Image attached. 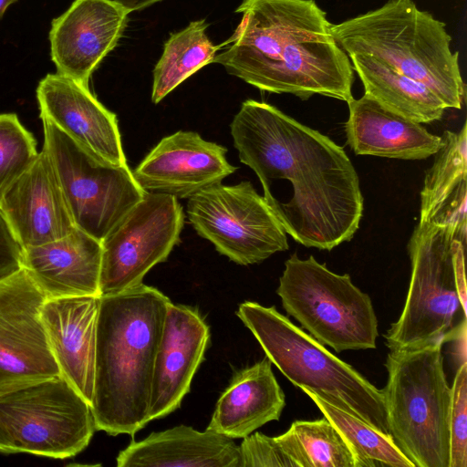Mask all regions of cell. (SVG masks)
Masks as SVG:
<instances>
[{"label": "cell", "mask_w": 467, "mask_h": 467, "mask_svg": "<svg viewBox=\"0 0 467 467\" xmlns=\"http://www.w3.org/2000/svg\"><path fill=\"white\" fill-rule=\"evenodd\" d=\"M230 128L241 162L259 178L263 197L286 234L328 251L353 237L364 200L342 147L254 99L242 103Z\"/></svg>", "instance_id": "obj_1"}, {"label": "cell", "mask_w": 467, "mask_h": 467, "mask_svg": "<svg viewBox=\"0 0 467 467\" xmlns=\"http://www.w3.org/2000/svg\"><path fill=\"white\" fill-rule=\"evenodd\" d=\"M241 20L215 56L226 72L271 93L353 99L354 69L315 0H243Z\"/></svg>", "instance_id": "obj_2"}, {"label": "cell", "mask_w": 467, "mask_h": 467, "mask_svg": "<svg viewBox=\"0 0 467 467\" xmlns=\"http://www.w3.org/2000/svg\"><path fill=\"white\" fill-rule=\"evenodd\" d=\"M170 302L142 283L100 296L91 401L97 431L133 435L150 421L154 364Z\"/></svg>", "instance_id": "obj_3"}, {"label": "cell", "mask_w": 467, "mask_h": 467, "mask_svg": "<svg viewBox=\"0 0 467 467\" xmlns=\"http://www.w3.org/2000/svg\"><path fill=\"white\" fill-rule=\"evenodd\" d=\"M348 54L364 53L385 62L433 91L446 108L461 109L465 86L459 53L451 49L445 23L412 0H389L380 7L331 25Z\"/></svg>", "instance_id": "obj_4"}, {"label": "cell", "mask_w": 467, "mask_h": 467, "mask_svg": "<svg viewBox=\"0 0 467 467\" xmlns=\"http://www.w3.org/2000/svg\"><path fill=\"white\" fill-rule=\"evenodd\" d=\"M236 315L272 364L295 386L389 435L382 390L351 365L332 354L275 306L245 301L240 304Z\"/></svg>", "instance_id": "obj_5"}, {"label": "cell", "mask_w": 467, "mask_h": 467, "mask_svg": "<svg viewBox=\"0 0 467 467\" xmlns=\"http://www.w3.org/2000/svg\"><path fill=\"white\" fill-rule=\"evenodd\" d=\"M437 338L420 347L389 350L381 389L389 435L414 467H449L450 408L441 348Z\"/></svg>", "instance_id": "obj_6"}, {"label": "cell", "mask_w": 467, "mask_h": 467, "mask_svg": "<svg viewBox=\"0 0 467 467\" xmlns=\"http://www.w3.org/2000/svg\"><path fill=\"white\" fill-rule=\"evenodd\" d=\"M466 237L449 226L420 223L408 244L411 277L403 310L384 335L389 350L443 337L451 342L466 324L456 285V264Z\"/></svg>", "instance_id": "obj_7"}, {"label": "cell", "mask_w": 467, "mask_h": 467, "mask_svg": "<svg viewBox=\"0 0 467 467\" xmlns=\"http://www.w3.org/2000/svg\"><path fill=\"white\" fill-rule=\"evenodd\" d=\"M276 294L285 312L324 346L337 352L371 349L378 318L368 294L348 274L338 275L314 256L285 262Z\"/></svg>", "instance_id": "obj_8"}, {"label": "cell", "mask_w": 467, "mask_h": 467, "mask_svg": "<svg viewBox=\"0 0 467 467\" xmlns=\"http://www.w3.org/2000/svg\"><path fill=\"white\" fill-rule=\"evenodd\" d=\"M0 429L11 453L55 459L82 451L97 431L91 405L61 375L0 393Z\"/></svg>", "instance_id": "obj_9"}, {"label": "cell", "mask_w": 467, "mask_h": 467, "mask_svg": "<svg viewBox=\"0 0 467 467\" xmlns=\"http://www.w3.org/2000/svg\"><path fill=\"white\" fill-rule=\"evenodd\" d=\"M49 156L76 227L102 241L143 198L128 164L107 163L40 117Z\"/></svg>", "instance_id": "obj_10"}, {"label": "cell", "mask_w": 467, "mask_h": 467, "mask_svg": "<svg viewBox=\"0 0 467 467\" xmlns=\"http://www.w3.org/2000/svg\"><path fill=\"white\" fill-rule=\"evenodd\" d=\"M187 215L196 233L235 264H257L288 249L284 227L250 182L199 192L188 198Z\"/></svg>", "instance_id": "obj_11"}, {"label": "cell", "mask_w": 467, "mask_h": 467, "mask_svg": "<svg viewBox=\"0 0 467 467\" xmlns=\"http://www.w3.org/2000/svg\"><path fill=\"white\" fill-rule=\"evenodd\" d=\"M184 213L174 196L145 192L143 198L101 241V296L142 283L180 242Z\"/></svg>", "instance_id": "obj_12"}, {"label": "cell", "mask_w": 467, "mask_h": 467, "mask_svg": "<svg viewBox=\"0 0 467 467\" xmlns=\"http://www.w3.org/2000/svg\"><path fill=\"white\" fill-rule=\"evenodd\" d=\"M46 299L24 268L0 281V393L60 375L41 319Z\"/></svg>", "instance_id": "obj_13"}, {"label": "cell", "mask_w": 467, "mask_h": 467, "mask_svg": "<svg viewBox=\"0 0 467 467\" xmlns=\"http://www.w3.org/2000/svg\"><path fill=\"white\" fill-rule=\"evenodd\" d=\"M130 12L115 0H74L54 18L50 56L57 72L85 86L120 39Z\"/></svg>", "instance_id": "obj_14"}, {"label": "cell", "mask_w": 467, "mask_h": 467, "mask_svg": "<svg viewBox=\"0 0 467 467\" xmlns=\"http://www.w3.org/2000/svg\"><path fill=\"white\" fill-rule=\"evenodd\" d=\"M226 152L197 132L180 130L161 139L132 174L144 192L190 198L236 171Z\"/></svg>", "instance_id": "obj_15"}, {"label": "cell", "mask_w": 467, "mask_h": 467, "mask_svg": "<svg viewBox=\"0 0 467 467\" xmlns=\"http://www.w3.org/2000/svg\"><path fill=\"white\" fill-rule=\"evenodd\" d=\"M40 115L98 159L124 165L127 160L116 115L85 86L59 73L47 74L36 88Z\"/></svg>", "instance_id": "obj_16"}, {"label": "cell", "mask_w": 467, "mask_h": 467, "mask_svg": "<svg viewBox=\"0 0 467 467\" xmlns=\"http://www.w3.org/2000/svg\"><path fill=\"white\" fill-rule=\"evenodd\" d=\"M0 212L22 249L60 239L76 228L52 161L44 149L5 191L0 200Z\"/></svg>", "instance_id": "obj_17"}, {"label": "cell", "mask_w": 467, "mask_h": 467, "mask_svg": "<svg viewBox=\"0 0 467 467\" xmlns=\"http://www.w3.org/2000/svg\"><path fill=\"white\" fill-rule=\"evenodd\" d=\"M208 325L196 308L169 303L156 355L150 421L181 406L209 343Z\"/></svg>", "instance_id": "obj_18"}, {"label": "cell", "mask_w": 467, "mask_h": 467, "mask_svg": "<svg viewBox=\"0 0 467 467\" xmlns=\"http://www.w3.org/2000/svg\"><path fill=\"white\" fill-rule=\"evenodd\" d=\"M100 296L46 299L41 319L50 351L63 376L91 405Z\"/></svg>", "instance_id": "obj_19"}, {"label": "cell", "mask_w": 467, "mask_h": 467, "mask_svg": "<svg viewBox=\"0 0 467 467\" xmlns=\"http://www.w3.org/2000/svg\"><path fill=\"white\" fill-rule=\"evenodd\" d=\"M101 242L76 227L69 234L23 248L22 268L47 299L98 296Z\"/></svg>", "instance_id": "obj_20"}, {"label": "cell", "mask_w": 467, "mask_h": 467, "mask_svg": "<svg viewBox=\"0 0 467 467\" xmlns=\"http://www.w3.org/2000/svg\"><path fill=\"white\" fill-rule=\"evenodd\" d=\"M348 104L345 124L348 144L358 155L400 160H423L442 145L441 136L408 119L368 94Z\"/></svg>", "instance_id": "obj_21"}, {"label": "cell", "mask_w": 467, "mask_h": 467, "mask_svg": "<svg viewBox=\"0 0 467 467\" xmlns=\"http://www.w3.org/2000/svg\"><path fill=\"white\" fill-rule=\"evenodd\" d=\"M119 467H241L239 445L206 429L179 425L132 441L117 457Z\"/></svg>", "instance_id": "obj_22"}, {"label": "cell", "mask_w": 467, "mask_h": 467, "mask_svg": "<svg viewBox=\"0 0 467 467\" xmlns=\"http://www.w3.org/2000/svg\"><path fill=\"white\" fill-rule=\"evenodd\" d=\"M285 397L265 357L234 376L219 398L208 430L231 439H244L280 419Z\"/></svg>", "instance_id": "obj_23"}, {"label": "cell", "mask_w": 467, "mask_h": 467, "mask_svg": "<svg viewBox=\"0 0 467 467\" xmlns=\"http://www.w3.org/2000/svg\"><path fill=\"white\" fill-rule=\"evenodd\" d=\"M446 130L420 192V223L449 226L467 236V132Z\"/></svg>", "instance_id": "obj_24"}, {"label": "cell", "mask_w": 467, "mask_h": 467, "mask_svg": "<svg viewBox=\"0 0 467 467\" xmlns=\"http://www.w3.org/2000/svg\"><path fill=\"white\" fill-rule=\"evenodd\" d=\"M348 56L365 93L383 106L418 123L441 119L447 108L424 84L368 54L352 53Z\"/></svg>", "instance_id": "obj_25"}, {"label": "cell", "mask_w": 467, "mask_h": 467, "mask_svg": "<svg viewBox=\"0 0 467 467\" xmlns=\"http://www.w3.org/2000/svg\"><path fill=\"white\" fill-rule=\"evenodd\" d=\"M204 19L192 21L184 29L171 34L153 69L151 100L157 104L192 74L213 63L223 47L213 45L205 33Z\"/></svg>", "instance_id": "obj_26"}, {"label": "cell", "mask_w": 467, "mask_h": 467, "mask_svg": "<svg viewBox=\"0 0 467 467\" xmlns=\"http://www.w3.org/2000/svg\"><path fill=\"white\" fill-rule=\"evenodd\" d=\"M304 392L340 432L353 454L355 467H414L391 436L315 393Z\"/></svg>", "instance_id": "obj_27"}, {"label": "cell", "mask_w": 467, "mask_h": 467, "mask_svg": "<svg viewBox=\"0 0 467 467\" xmlns=\"http://www.w3.org/2000/svg\"><path fill=\"white\" fill-rule=\"evenodd\" d=\"M276 437L296 467H355L348 443L325 416L295 420Z\"/></svg>", "instance_id": "obj_28"}, {"label": "cell", "mask_w": 467, "mask_h": 467, "mask_svg": "<svg viewBox=\"0 0 467 467\" xmlns=\"http://www.w3.org/2000/svg\"><path fill=\"white\" fill-rule=\"evenodd\" d=\"M32 133L15 113L0 114V200L38 155Z\"/></svg>", "instance_id": "obj_29"}, {"label": "cell", "mask_w": 467, "mask_h": 467, "mask_svg": "<svg viewBox=\"0 0 467 467\" xmlns=\"http://www.w3.org/2000/svg\"><path fill=\"white\" fill-rule=\"evenodd\" d=\"M451 389L449 467H467V362L459 365Z\"/></svg>", "instance_id": "obj_30"}, {"label": "cell", "mask_w": 467, "mask_h": 467, "mask_svg": "<svg viewBox=\"0 0 467 467\" xmlns=\"http://www.w3.org/2000/svg\"><path fill=\"white\" fill-rule=\"evenodd\" d=\"M239 451L241 467H296L277 437L259 431L244 437Z\"/></svg>", "instance_id": "obj_31"}, {"label": "cell", "mask_w": 467, "mask_h": 467, "mask_svg": "<svg viewBox=\"0 0 467 467\" xmlns=\"http://www.w3.org/2000/svg\"><path fill=\"white\" fill-rule=\"evenodd\" d=\"M22 246L0 212V281L22 269Z\"/></svg>", "instance_id": "obj_32"}, {"label": "cell", "mask_w": 467, "mask_h": 467, "mask_svg": "<svg viewBox=\"0 0 467 467\" xmlns=\"http://www.w3.org/2000/svg\"><path fill=\"white\" fill-rule=\"evenodd\" d=\"M123 5L130 13L145 9L162 0H115Z\"/></svg>", "instance_id": "obj_33"}, {"label": "cell", "mask_w": 467, "mask_h": 467, "mask_svg": "<svg viewBox=\"0 0 467 467\" xmlns=\"http://www.w3.org/2000/svg\"><path fill=\"white\" fill-rule=\"evenodd\" d=\"M0 452L11 453L7 441L0 429Z\"/></svg>", "instance_id": "obj_34"}, {"label": "cell", "mask_w": 467, "mask_h": 467, "mask_svg": "<svg viewBox=\"0 0 467 467\" xmlns=\"http://www.w3.org/2000/svg\"><path fill=\"white\" fill-rule=\"evenodd\" d=\"M16 1L17 0H0V19L3 17L8 6Z\"/></svg>", "instance_id": "obj_35"}]
</instances>
